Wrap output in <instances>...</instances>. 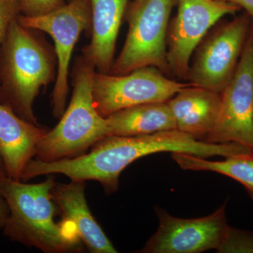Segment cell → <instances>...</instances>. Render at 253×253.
<instances>
[{
	"instance_id": "cell-13",
	"label": "cell",
	"mask_w": 253,
	"mask_h": 253,
	"mask_svg": "<svg viewBox=\"0 0 253 253\" xmlns=\"http://www.w3.org/2000/svg\"><path fill=\"white\" fill-rule=\"evenodd\" d=\"M85 181H73L68 184L56 182L51 190L55 204L77 228L82 242L92 253H117L118 251L106 236L91 214L85 196Z\"/></svg>"
},
{
	"instance_id": "cell-14",
	"label": "cell",
	"mask_w": 253,
	"mask_h": 253,
	"mask_svg": "<svg viewBox=\"0 0 253 253\" xmlns=\"http://www.w3.org/2000/svg\"><path fill=\"white\" fill-rule=\"evenodd\" d=\"M176 129L204 141L215 125L221 94L206 88L189 85L167 101Z\"/></svg>"
},
{
	"instance_id": "cell-20",
	"label": "cell",
	"mask_w": 253,
	"mask_h": 253,
	"mask_svg": "<svg viewBox=\"0 0 253 253\" xmlns=\"http://www.w3.org/2000/svg\"><path fill=\"white\" fill-rule=\"evenodd\" d=\"M21 11L18 0H0V45L4 42L10 25Z\"/></svg>"
},
{
	"instance_id": "cell-9",
	"label": "cell",
	"mask_w": 253,
	"mask_h": 253,
	"mask_svg": "<svg viewBox=\"0 0 253 253\" xmlns=\"http://www.w3.org/2000/svg\"><path fill=\"white\" fill-rule=\"evenodd\" d=\"M204 141L236 143L253 153V23L236 72L221 93L215 125Z\"/></svg>"
},
{
	"instance_id": "cell-2",
	"label": "cell",
	"mask_w": 253,
	"mask_h": 253,
	"mask_svg": "<svg viewBox=\"0 0 253 253\" xmlns=\"http://www.w3.org/2000/svg\"><path fill=\"white\" fill-rule=\"evenodd\" d=\"M52 174L38 184H26L9 178L3 196L9 205V216L3 234L11 241L44 253L81 252L83 250L77 228L63 218L56 224L51 190L56 184Z\"/></svg>"
},
{
	"instance_id": "cell-4",
	"label": "cell",
	"mask_w": 253,
	"mask_h": 253,
	"mask_svg": "<svg viewBox=\"0 0 253 253\" xmlns=\"http://www.w3.org/2000/svg\"><path fill=\"white\" fill-rule=\"evenodd\" d=\"M3 95L0 102L19 117L38 125L33 106L43 87L54 77V64L42 44L18 18L10 25L4 41Z\"/></svg>"
},
{
	"instance_id": "cell-12",
	"label": "cell",
	"mask_w": 253,
	"mask_h": 253,
	"mask_svg": "<svg viewBox=\"0 0 253 253\" xmlns=\"http://www.w3.org/2000/svg\"><path fill=\"white\" fill-rule=\"evenodd\" d=\"M47 131L0 102V155L9 178L21 181L25 168L36 156L38 144Z\"/></svg>"
},
{
	"instance_id": "cell-7",
	"label": "cell",
	"mask_w": 253,
	"mask_h": 253,
	"mask_svg": "<svg viewBox=\"0 0 253 253\" xmlns=\"http://www.w3.org/2000/svg\"><path fill=\"white\" fill-rule=\"evenodd\" d=\"M189 83L169 79L157 68H137L123 75L95 72L93 101L102 117L137 105L167 102Z\"/></svg>"
},
{
	"instance_id": "cell-19",
	"label": "cell",
	"mask_w": 253,
	"mask_h": 253,
	"mask_svg": "<svg viewBox=\"0 0 253 253\" xmlns=\"http://www.w3.org/2000/svg\"><path fill=\"white\" fill-rule=\"evenodd\" d=\"M23 16H37L51 12L64 5L63 0H18Z\"/></svg>"
},
{
	"instance_id": "cell-3",
	"label": "cell",
	"mask_w": 253,
	"mask_h": 253,
	"mask_svg": "<svg viewBox=\"0 0 253 253\" xmlns=\"http://www.w3.org/2000/svg\"><path fill=\"white\" fill-rule=\"evenodd\" d=\"M95 67L85 58H79L73 73L72 97L54 129L48 131L37 148L35 159L52 162L84 154L110 135L106 118L95 109L93 79Z\"/></svg>"
},
{
	"instance_id": "cell-18",
	"label": "cell",
	"mask_w": 253,
	"mask_h": 253,
	"mask_svg": "<svg viewBox=\"0 0 253 253\" xmlns=\"http://www.w3.org/2000/svg\"><path fill=\"white\" fill-rule=\"evenodd\" d=\"M217 252L253 253V233L229 226Z\"/></svg>"
},
{
	"instance_id": "cell-22",
	"label": "cell",
	"mask_w": 253,
	"mask_h": 253,
	"mask_svg": "<svg viewBox=\"0 0 253 253\" xmlns=\"http://www.w3.org/2000/svg\"><path fill=\"white\" fill-rule=\"evenodd\" d=\"M237 5L241 9H244L245 12L249 15L253 21V0H221Z\"/></svg>"
},
{
	"instance_id": "cell-6",
	"label": "cell",
	"mask_w": 253,
	"mask_h": 253,
	"mask_svg": "<svg viewBox=\"0 0 253 253\" xmlns=\"http://www.w3.org/2000/svg\"><path fill=\"white\" fill-rule=\"evenodd\" d=\"M253 23L244 12L208 32L190 63L189 84L221 94L236 72Z\"/></svg>"
},
{
	"instance_id": "cell-15",
	"label": "cell",
	"mask_w": 253,
	"mask_h": 253,
	"mask_svg": "<svg viewBox=\"0 0 253 253\" xmlns=\"http://www.w3.org/2000/svg\"><path fill=\"white\" fill-rule=\"evenodd\" d=\"M91 40L84 57L99 72H111L116 41L128 0H89Z\"/></svg>"
},
{
	"instance_id": "cell-17",
	"label": "cell",
	"mask_w": 253,
	"mask_h": 253,
	"mask_svg": "<svg viewBox=\"0 0 253 253\" xmlns=\"http://www.w3.org/2000/svg\"><path fill=\"white\" fill-rule=\"evenodd\" d=\"M172 158L184 170L208 171L229 176L242 184L253 201V153L233 155L221 161L183 153H172Z\"/></svg>"
},
{
	"instance_id": "cell-16",
	"label": "cell",
	"mask_w": 253,
	"mask_h": 253,
	"mask_svg": "<svg viewBox=\"0 0 253 253\" xmlns=\"http://www.w3.org/2000/svg\"><path fill=\"white\" fill-rule=\"evenodd\" d=\"M106 119L110 135L112 136L144 135L176 129L168 102L131 106L113 113Z\"/></svg>"
},
{
	"instance_id": "cell-1",
	"label": "cell",
	"mask_w": 253,
	"mask_h": 253,
	"mask_svg": "<svg viewBox=\"0 0 253 253\" xmlns=\"http://www.w3.org/2000/svg\"><path fill=\"white\" fill-rule=\"evenodd\" d=\"M160 152L183 153L207 158H225L249 151L236 143L213 144L198 141L176 129L144 135H110L95 144L87 154L52 162L32 159L21 179L28 181L38 176L63 174L71 180L98 181L106 194H112L118 191L120 175L127 166L139 158Z\"/></svg>"
},
{
	"instance_id": "cell-23",
	"label": "cell",
	"mask_w": 253,
	"mask_h": 253,
	"mask_svg": "<svg viewBox=\"0 0 253 253\" xmlns=\"http://www.w3.org/2000/svg\"><path fill=\"white\" fill-rule=\"evenodd\" d=\"M9 176L8 174L7 170H6V166L3 158H1V155H0V194L3 196V190L6 181L9 179Z\"/></svg>"
},
{
	"instance_id": "cell-10",
	"label": "cell",
	"mask_w": 253,
	"mask_h": 253,
	"mask_svg": "<svg viewBox=\"0 0 253 253\" xmlns=\"http://www.w3.org/2000/svg\"><path fill=\"white\" fill-rule=\"evenodd\" d=\"M177 1V13L168 30L167 59L170 74L186 80L191 56L205 36L221 18L241 9L221 0Z\"/></svg>"
},
{
	"instance_id": "cell-5",
	"label": "cell",
	"mask_w": 253,
	"mask_h": 253,
	"mask_svg": "<svg viewBox=\"0 0 253 253\" xmlns=\"http://www.w3.org/2000/svg\"><path fill=\"white\" fill-rule=\"evenodd\" d=\"M177 0H134L126 13V42L111 74H126L152 66L170 74L167 59L168 35L171 11Z\"/></svg>"
},
{
	"instance_id": "cell-11",
	"label": "cell",
	"mask_w": 253,
	"mask_h": 253,
	"mask_svg": "<svg viewBox=\"0 0 253 253\" xmlns=\"http://www.w3.org/2000/svg\"><path fill=\"white\" fill-rule=\"evenodd\" d=\"M226 203L206 217L183 219L157 207L159 225L140 253H199L217 250L225 238L229 225Z\"/></svg>"
},
{
	"instance_id": "cell-21",
	"label": "cell",
	"mask_w": 253,
	"mask_h": 253,
	"mask_svg": "<svg viewBox=\"0 0 253 253\" xmlns=\"http://www.w3.org/2000/svg\"><path fill=\"white\" fill-rule=\"evenodd\" d=\"M9 216V205L2 195L0 194V230L4 229Z\"/></svg>"
},
{
	"instance_id": "cell-8",
	"label": "cell",
	"mask_w": 253,
	"mask_h": 253,
	"mask_svg": "<svg viewBox=\"0 0 253 253\" xmlns=\"http://www.w3.org/2000/svg\"><path fill=\"white\" fill-rule=\"evenodd\" d=\"M19 23L29 30L47 33L55 44L57 72L52 93L53 115L60 118L66 110L69 85L70 64L73 50L81 35L91 24L89 0H72L67 4L37 16H22Z\"/></svg>"
}]
</instances>
